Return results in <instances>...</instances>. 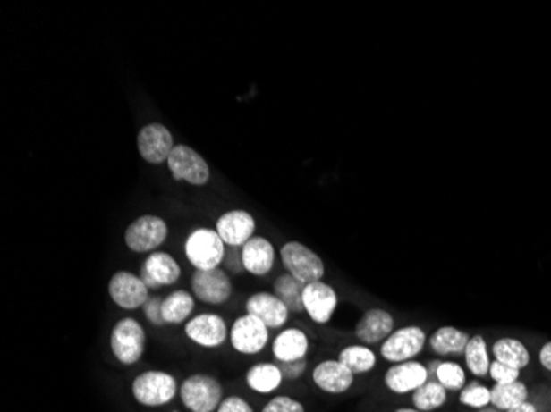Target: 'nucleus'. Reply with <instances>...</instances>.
<instances>
[{
    "mask_svg": "<svg viewBox=\"0 0 551 412\" xmlns=\"http://www.w3.org/2000/svg\"><path fill=\"white\" fill-rule=\"evenodd\" d=\"M148 345L146 330L136 318L117 320L109 333V347L113 357L124 366H134L144 357Z\"/></svg>",
    "mask_w": 551,
    "mask_h": 412,
    "instance_id": "f257e3e1",
    "label": "nucleus"
},
{
    "mask_svg": "<svg viewBox=\"0 0 551 412\" xmlns=\"http://www.w3.org/2000/svg\"><path fill=\"white\" fill-rule=\"evenodd\" d=\"M179 388V383L169 371L148 370L132 380L131 392L136 402L144 408H162L174 401Z\"/></svg>",
    "mask_w": 551,
    "mask_h": 412,
    "instance_id": "f03ea898",
    "label": "nucleus"
},
{
    "mask_svg": "<svg viewBox=\"0 0 551 412\" xmlns=\"http://www.w3.org/2000/svg\"><path fill=\"white\" fill-rule=\"evenodd\" d=\"M183 253L193 269H215L222 267L226 244L215 228H193L183 243Z\"/></svg>",
    "mask_w": 551,
    "mask_h": 412,
    "instance_id": "7ed1b4c3",
    "label": "nucleus"
},
{
    "mask_svg": "<svg viewBox=\"0 0 551 412\" xmlns=\"http://www.w3.org/2000/svg\"><path fill=\"white\" fill-rule=\"evenodd\" d=\"M179 396L191 412H216L225 399V390L212 374L193 373L182 381Z\"/></svg>",
    "mask_w": 551,
    "mask_h": 412,
    "instance_id": "20e7f679",
    "label": "nucleus"
},
{
    "mask_svg": "<svg viewBox=\"0 0 551 412\" xmlns=\"http://www.w3.org/2000/svg\"><path fill=\"white\" fill-rule=\"evenodd\" d=\"M281 265L287 274L292 275L302 284L322 281L326 275V263L316 251L301 241H286L279 249Z\"/></svg>",
    "mask_w": 551,
    "mask_h": 412,
    "instance_id": "39448f33",
    "label": "nucleus"
},
{
    "mask_svg": "<svg viewBox=\"0 0 551 412\" xmlns=\"http://www.w3.org/2000/svg\"><path fill=\"white\" fill-rule=\"evenodd\" d=\"M169 238V224L159 216L146 213L131 222L124 231V244L129 251L150 254L159 251L160 246Z\"/></svg>",
    "mask_w": 551,
    "mask_h": 412,
    "instance_id": "423d86ee",
    "label": "nucleus"
},
{
    "mask_svg": "<svg viewBox=\"0 0 551 412\" xmlns=\"http://www.w3.org/2000/svg\"><path fill=\"white\" fill-rule=\"evenodd\" d=\"M172 179L185 181L193 187H205L212 179L208 162L195 148L187 144H177L167 160Z\"/></svg>",
    "mask_w": 551,
    "mask_h": 412,
    "instance_id": "0eeeda50",
    "label": "nucleus"
},
{
    "mask_svg": "<svg viewBox=\"0 0 551 412\" xmlns=\"http://www.w3.org/2000/svg\"><path fill=\"white\" fill-rule=\"evenodd\" d=\"M191 292L202 304L223 306L233 296V284L223 267L195 269L191 277Z\"/></svg>",
    "mask_w": 551,
    "mask_h": 412,
    "instance_id": "6e6552de",
    "label": "nucleus"
},
{
    "mask_svg": "<svg viewBox=\"0 0 551 412\" xmlns=\"http://www.w3.org/2000/svg\"><path fill=\"white\" fill-rule=\"evenodd\" d=\"M428 343V333L420 325L394 328L392 335L380 345V355L388 363L413 361Z\"/></svg>",
    "mask_w": 551,
    "mask_h": 412,
    "instance_id": "1a4fd4ad",
    "label": "nucleus"
},
{
    "mask_svg": "<svg viewBox=\"0 0 551 412\" xmlns=\"http://www.w3.org/2000/svg\"><path fill=\"white\" fill-rule=\"evenodd\" d=\"M230 345L234 351L246 357H255L269 343V328L259 318L250 314L240 315L230 327Z\"/></svg>",
    "mask_w": 551,
    "mask_h": 412,
    "instance_id": "9d476101",
    "label": "nucleus"
},
{
    "mask_svg": "<svg viewBox=\"0 0 551 412\" xmlns=\"http://www.w3.org/2000/svg\"><path fill=\"white\" fill-rule=\"evenodd\" d=\"M136 144L139 156L150 165L167 164L172 150L177 146L169 127L164 126L162 122H148L140 127Z\"/></svg>",
    "mask_w": 551,
    "mask_h": 412,
    "instance_id": "9b49d317",
    "label": "nucleus"
},
{
    "mask_svg": "<svg viewBox=\"0 0 551 412\" xmlns=\"http://www.w3.org/2000/svg\"><path fill=\"white\" fill-rule=\"evenodd\" d=\"M107 294L114 306L123 310L142 308L150 297V290L139 274L129 271H117L107 282Z\"/></svg>",
    "mask_w": 551,
    "mask_h": 412,
    "instance_id": "f8f14e48",
    "label": "nucleus"
},
{
    "mask_svg": "<svg viewBox=\"0 0 551 412\" xmlns=\"http://www.w3.org/2000/svg\"><path fill=\"white\" fill-rule=\"evenodd\" d=\"M182 267L172 254L165 251H154L148 254L139 267V277L148 286L150 292L162 287L174 286L179 282Z\"/></svg>",
    "mask_w": 551,
    "mask_h": 412,
    "instance_id": "ddd939ff",
    "label": "nucleus"
},
{
    "mask_svg": "<svg viewBox=\"0 0 551 412\" xmlns=\"http://www.w3.org/2000/svg\"><path fill=\"white\" fill-rule=\"evenodd\" d=\"M183 332L191 343L202 349H218L230 339V328L226 325V320L212 312H203L191 317L185 324Z\"/></svg>",
    "mask_w": 551,
    "mask_h": 412,
    "instance_id": "4468645a",
    "label": "nucleus"
},
{
    "mask_svg": "<svg viewBox=\"0 0 551 412\" xmlns=\"http://www.w3.org/2000/svg\"><path fill=\"white\" fill-rule=\"evenodd\" d=\"M302 306L308 317L318 325H327L339 307V294L334 287L318 281L304 287Z\"/></svg>",
    "mask_w": 551,
    "mask_h": 412,
    "instance_id": "2eb2a0df",
    "label": "nucleus"
},
{
    "mask_svg": "<svg viewBox=\"0 0 551 412\" xmlns=\"http://www.w3.org/2000/svg\"><path fill=\"white\" fill-rule=\"evenodd\" d=\"M394 325H396V320L393 317L392 312H388L382 307H371V308H367L357 320L355 328H353V335L361 345H367V347L382 345L383 341L394 332Z\"/></svg>",
    "mask_w": 551,
    "mask_h": 412,
    "instance_id": "dca6fc26",
    "label": "nucleus"
},
{
    "mask_svg": "<svg viewBox=\"0 0 551 412\" xmlns=\"http://www.w3.org/2000/svg\"><path fill=\"white\" fill-rule=\"evenodd\" d=\"M256 226L255 216L242 208L222 213L215 222V230L220 234L223 243L236 248H242L256 236Z\"/></svg>",
    "mask_w": 551,
    "mask_h": 412,
    "instance_id": "f3484780",
    "label": "nucleus"
},
{
    "mask_svg": "<svg viewBox=\"0 0 551 412\" xmlns=\"http://www.w3.org/2000/svg\"><path fill=\"white\" fill-rule=\"evenodd\" d=\"M244 308L246 314L259 318L269 330L284 327L291 317L289 308L273 292L267 290H259L248 297Z\"/></svg>",
    "mask_w": 551,
    "mask_h": 412,
    "instance_id": "a211bd4d",
    "label": "nucleus"
},
{
    "mask_svg": "<svg viewBox=\"0 0 551 412\" xmlns=\"http://www.w3.org/2000/svg\"><path fill=\"white\" fill-rule=\"evenodd\" d=\"M426 381H429V373L423 363L420 361H403L394 363L385 371L383 383L388 391L394 394H408L421 388Z\"/></svg>",
    "mask_w": 551,
    "mask_h": 412,
    "instance_id": "6ab92c4d",
    "label": "nucleus"
},
{
    "mask_svg": "<svg viewBox=\"0 0 551 412\" xmlns=\"http://www.w3.org/2000/svg\"><path fill=\"white\" fill-rule=\"evenodd\" d=\"M243 254L244 273L255 277H266L275 269V244L266 236H253L248 243L242 246Z\"/></svg>",
    "mask_w": 551,
    "mask_h": 412,
    "instance_id": "aec40b11",
    "label": "nucleus"
},
{
    "mask_svg": "<svg viewBox=\"0 0 551 412\" xmlns=\"http://www.w3.org/2000/svg\"><path fill=\"white\" fill-rule=\"evenodd\" d=\"M312 381L320 391L327 394H343L355 383V374L340 363L339 359H324L312 371Z\"/></svg>",
    "mask_w": 551,
    "mask_h": 412,
    "instance_id": "412c9836",
    "label": "nucleus"
},
{
    "mask_svg": "<svg viewBox=\"0 0 551 412\" xmlns=\"http://www.w3.org/2000/svg\"><path fill=\"white\" fill-rule=\"evenodd\" d=\"M309 341L308 333L297 327H289L281 330L271 343V353L277 363L296 361L308 357Z\"/></svg>",
    "mask_w": 551,
    "mask_h": 412,
    "instance_id": "4be33fe9",
    "label": "nucleus"
},
{
    "mask_svg": "<svg viewBox=\"0 0 551 412\" xmlns=\"http://www.w3.org/2000/svg\"><path fill=\"white\" fill-rule=\"evenodd\" d=\"M470 335L453 325H445L436 330L428 339V345L437 357H459L464 355Z\"/></svg>",
    "mask_w": 551,
    "mask_h": 412,
    "instance_id": "5701e85b",
    "label": "nucleus"
},
{
    "mask_svg": "<svg viewBox=\"0 0 551 412\" xmlns=\"http://www.w3.org/2000/svg\"><path fill=\"white\" fill-rule=\"evenodd\" d=\"M195 297L189 290H174L162 298V318L165 325H182L191 318Z\"/></svg>",
    "mask_w": 551,
    "mask_h": 412,
    "instance_id": "b1692460",
    "label": "nucleus"
},
{
    "mask_svg": "<svg viewBox=\"0 0 551 412\" xmlns=\"http://www.w3.org/2000/svg\"><path fill=\"white\" fill-rule=\"evenodd\" d=\"M244 381L251 391L271 394L283 384V373L277 363H256L244 374Z\"/></svg>",
    "mask_w": 551,
    "mask_h": 412,
    "instance_id": "393cba45",
    "label": "nucleus"
},
{
    "mask_svg": "<svg viewBox=\"0 0 551 412\" xmlns=\"http://www.w3.org/2000/svg\"><path fill=\"white\" fill-rule=\"evenodd\" d=\"M337 359L357 376V374H367L375 370L378 357L370 347L359 343V345L343 347L340 349Z\"/></svg>",
    "mask_w": 551,
    "mask_h": 412,
    "instance_id": "a878e982",
    "label": "nucleus"
},
{
    "mask_svg": "<svg viewBox=\"0 0 551 412\" xmlns=\"http://www.w3.org/2000/svg\"><path fill=\"white\" fill-rule=\"evenodd\" d=\"M304 287L306 284L299 282L292 275L283 273L277 275L273 282V294L289 308L291 314H301L304 312L302 306Z\"/></svg>",
    "mask_w": 551,
    "mask_h": 412,
    "instance_id": "bb28decb",
    "label": "nucleus"
},
{
    "mask_svg": "<svg viewBox=\"0 0 551 412\" xmlns=\"http://www.w3.org/2000/svg\"><path fill=\"white\" fill-rule=\"evenodd\" d=\"M492 353L497 361L517 370H523L530 365V351L517 339H498L492 347Z\"/></svg>",
    "mask_w": 551,
    "mask_h": 412,
    "instance_id": "cd10ccee",
    "label": "nucleus"
},
{
    "mask_svg": "<svg viewBox=\"0 0 551 412\" xmlns=\"http://www.w3.org/2000/svg\"><path fill=\"white\" fill-rule=\"evenodd\" d=\"M529 399V388L525 383H509V384H496L490 390V404L500 411L507 412L515 409L520 404Z\"/></svg>",
    "mask_w": 551,
    "mask_h": 412,
    "instance_id": "c85d7f7f",
    "label": "nucleus"
},
{
    "mask_svg": "<svg viewBox=\"0 0 551 412\" xmlns=\"http://www.w3.org/2000/svg\"><path fill=\"white\" fill-rule=\"evenodd\" d=\"M411 401L418 411H436L447 402V390L436 380L426 381L421 388L413 392Z\"/></svg>",
    "mask_w": 551,
    "mask_h": 412,
    "instance_id": "c756f323",
    "label": "nucleus"
},
{
    "mask_svg": "<svg viewBox=\"0 0 551 412\" xmlns=\"http://www.w3.org/2000/svg\"><path fill=\"white\" fill-rule=\"evenodd\" d=\"M467 370L470 371L474 376L484 378L487 376L490 370V358H488L487 341L482 335H472L467 343L464 351Z\"/></svg>",
    "mask_w": 551,
    "mask_h": 412,
    "instance_id": "7c9ffc66",
    "label": "nucleus"
},
{
    "mask_svg": "<svg viewBox=\"0 0 551 412\" xmlns=\"http://www.w3.org/2000/svg\"><path fill=\"white\" fill-rule=\"evenodd\" d=\"M436 381L447 391H462L466 386V371L454 361H441L435 374Z\"/></svg>",
    "mask_w": 551,
    "mask_h": 412,
    "instance_id": "2f4dec72",
    "label": "nucleus"
},
{
    "mask_svg": "<svg viewBox=\"0 0 551 412\" xmlns=\"http://www.w3.org/2000/svg\"><path fill=\"white\" fill-rule=\"evenodd\" d=\"M459 402L467 408L472 409H482L490 404V390L487 386L480 384L478 381H472L462 388V391L459 392Z\"/></svg>",
    "mask_w": 551,
    "mask_h": 412,
    "instance_id": "473e14b6",
    "label": "nucleus"
},
{
    "mask_svg": "<svg viewBox=\"0 0 551 412\" xmlns=\"http://www.w3.org/2000/svg\"><path fill=\"white\" fill-rule=\"evenodd\" d=\"M261 412H306L304 404L291 396H276L266 402Z\"/></svg>",
    "mask_w": 551,
    "mask_h": 412,
    "instance_id": "72a5a7b5",
    "label": "nucleus"
},
{
    "mask_svg": "<svg viewBox=\"0 0 551 412\" xmlns=\"http://www.w3.org/2000/svg\"><path fill=\"white\" fill-rule=\"evenodd\" d=\"M488 376L496 381V384H509V383L519 381L520 370L512 368L509 365H504V363H500V361L496 359V361L490 363Z\"/></svg>",
    "mask_w": 551,
    "mask_h": 412,
    "instance_id": "f704fd0d",
    "label": "nucleus"
},
{
    "mask_svg": "<svg viewBox=\"0 0 551 412\" xmlns=\"http://www.w3.org/2000/svg\"><path fill=\"white\" fill-rule=\"evenodd\" d=\"M223 269L228 274L240 275L244 273L243 254L242 248L236 246H226V253L223 259Z\"/></svg>",
    "mask_w": 551,
    "mask_h": 412,
    "instance_id": "c9c22d12",
    "label": "nucleus"
},
{
    "mask_svg": "<svg viewBox=\"0 0 551 412\" xmlns=\"http://www.w3.org/2000/svg\"><path fill=\"white\" fill-rule=\"evenodd\" d=\"M279 370L283 373L284 381H296L302 378L308 371V358L296 359V361H287V363H277Z\"/></svg>",
    "mask_w": 551,
    "mask_h": 412,
    "instance_id": "e433bc0d",
    "label": "nucleus"
},
{
    "mask_svg": "<svg viewBox=\"0 0 551 412\" xmlns=\"http://www.w3.org/2000/svg\"><path fill=\"white\" fill-rule=\"evenodd\" d=\"M162 298L164 297L150 296L148 302L144 304V315L148 320V324L156 327H165V322L162 318Z\"/></svg>",
    "mask_w": 551,
    "mask_h": 412,
    "instance_id": "4c0bfd02",
    "label": "nucleus"
},
{
    "mask_svg": "<svg viewBox=\"0 0 551 412\" xmlns=\"http://www.w3.org/2000/svg\"><path fill=\"white\" fill-rule=\"evenodd\" d=\"M216 412H255V409L242 396H228L223 399Z\"/></svg>",
    "mask_w": 551,
    "mask_h": 412,
    "instance_id": "58836bf2",
    "label": "nucleus"
},
{
    "mask_svg": "<svg viewBox=\"0 0 551 412\" xmlns=\"http://www.w3.org/2000/svg\"><path fill=\"white\" fill-rule=\"evenodd\" d=\"M540 363L545 370L551 373V341L545 343L540 349Z\"/></svg>",
    "mask_w": 551,
    "mask_h": 412,
    "instance_id": "ea45409f",
    "label": "nucleus"
},
{
    "mask_svg": "<svg viewBox=\"0 0 551 412\" xmlns=\"http://www.w3.org/2000/svg\"><path fill=\"white\" fill-rule=\"evenodd\" d=\"M507 412H538L537 411V406L535 404H531V402H523V404H520L517 406L515 409H510Z\"/></svg>",
    "mask_w": 551,
    "mask_h": 412,
    "instance_id": "a19ab883",
    "label": "nucleus"
},
{
    "mask_svg": "<svg viewBox=\"0 0 551 412\" xmlns=\"http://www.w3.org/2000/svg\"><path fill=\"white\" fill-rule=\"evenodd\" d=\"M441 361H443V359H431V361L426 365L428 373H429V378H431V376H435L436 370H437V366L441 365Z\"/></svg>",
    "mask_w": 551,
    "mask_h": 412,
    "instance_id": "79ce46f5",
    "label": "nucleus"
},
{
    "mask_svg": "<svg viewBox=\"0 0 551 412\" xmlns=\"http://www.w3.org/2000/svg\"><path fill=\"white\" fill-rule=\"evenodd\" d=\"M478 412H504V411H500V409H497V408H494V406H492V408H488V406H486V408H482V409H479Z\"/></svg>",
    "mask_w": 551,
    "mask_h": 412,
    "instance_id": "37998d69",
    "label": "nucleus"
},
{
    "mask_svg": "<svg viewBox=\"0 0 551 412\" xmlns=\"http://www.w3.org/2000/svg\"><path fill=\"white\" fill-rule=\"evenodd\" d=\"M394 412H421L418 411V409H411V408H400V409H396Z\"/></svg>",
    "mask_w": 551,
    "mask_h": 412,
    "instance_id": "c03bdc74",
    "label": "nucleus"
},
{
    "mask_svg": "<svg viewBox=\"0 0 551 412\" xmlns=\"http://www.w3.org/2000/svg\"><path fill=\"white\" fill-rule=\"evenodd\" d=\"M174 412H179V411H174Z\"/></svg>",
    "mask_w": 551,
    "mask_h": 412,
    "instance_id": "a18cd8bd",
    "label": "nucleus"
}]
</instances>
